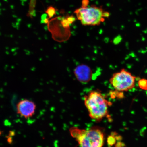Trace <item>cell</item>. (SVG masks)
<instances>
[{
	"label": "cell",
	"instance_id": "cell-3",
	"mask_svg": "<svg viewBox=\"0 0 147 147\" xmlns=\"http://www.w3.org/2000/svg\"><path fill=\"white\" fill-rule=\"evenodd\" d=\"M78 19L84 26H98L109 17V13L100 7L92 5L90 7L82 6L74 11Z\"/></svg>",
	"mask_w": 147,
	"mask_h": 147
},
{
	"label": "cell",
	"instance_id": "cell-4",
	"mask_svg": "<svg viewBox=\"0 0 147 147\" xmlns=\"http://www.w3.org/2000/svg\"><path fill=\"white\" fill-rule=\"evenodd\" d=\"M136 77L124 69L113 74L109 80L110 84L115 90L128 91L135 87Z\"/></svg>",
	"mask_w": 147,
	"mask_h": 147
},
{
	"label": "cell",
	"instance_id": "cell-7",
	"mask_svg": "<svg viewBox=\"0 0 147 147\" xmlns=\"http://www.w3.org/2000/svg\"><path fill=\"white\" fill-rule=\"evenodd\" d=\"M110 96L112 99H122L124 98L123 92L115 90L112 91L110 92Z\"/></svg>",
	"mask_w": 147,
	"mask_h": 147
},
{
	"label": "cell",
	"instance_id": "cell-1",
	"mask_svg": "<svg viewBox=\"0 0 147 147\" xmlns=\"http://www.w3.org/2000/svg\"><path fill=\"white\" fill-rule=\"evenodd\" d=\"M84 104L89 117L97 122H100L106 117H109V109L112 103L98 90L90 91L84 98Z\"/></svg>",
	"mask_w": 147,
	"mask_h": 147
},
{
	"label": "cell",
	"instance_id": "cell-8",
	"mask_svg": "<svg viewBox=\"0 0 147 147\" xmlns=\"http://www.w3.org/2000/svg\"><path fill=\"white\" fill-rule=\"evenodd\" d=\"M138 85L141 89L147 90V80L145 78L140 79L138 82Z\"/></svg>",
	"mask_w": 147,
	"mask_h": 147
},
{
	"label": "cell",
	"instance_id": "cell-5",
	"mask_svg": "<svg viewBox=\"0 0 147 147\" xmlns=\"http://www.w3.org/2000/svg\"><path fill=\"white\" fill-rule=\"evenodd\" d=\"M16 107L18 114L24 118L28 119L33 117L35 113L36 105L34 101L24 99L17 103Z\"/></svg>",
	"mask_w": 147,
	"mask_h": 147
},
{
	"label": "cell",
	"instance_id": "cell-2",
	"mask_svg": "<svg viewBox=\"0 0 147 147\" xmlns=\"http://www.w3.org/2000/svg\"><path fill=\"white\" fill-rule=\"evenodd\" d=\"M71 137L78 142L80 147H103L105 136L103 129L93 126L89 129H81L73 127L69 129Z\"/></svg>",
	"mask_w": 147,
	"mask_h": 147
},
{
	"label": "cell",
	"instance_id": "cell-6",
	"mask_svg": "<svg viewBox=\"0 0 147 147\" xmlns=\"http://www.w3.org/2000/svg\"><path fill=\"white\" fill-rule=\"evenodd\" d=\"M75 77L79 82L87 83L91 80L93 73L90 68L84 64L77 66L74 70Z\"/></svg>",
	"mask_w": 147,
	"mask_h": 147
}]
</instances>
